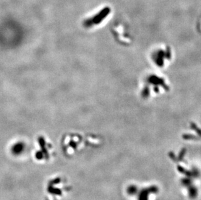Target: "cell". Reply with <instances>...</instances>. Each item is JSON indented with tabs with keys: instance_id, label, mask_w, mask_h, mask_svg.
Segmentation results:
<instances>
[{
	"instance_id": "obj_1",
	"label": "cell",
	"mask_w": 201,
	"mask_h": 200,
	"mask_svg": "<svg viewBox=\"0 0 201 200\" xmlns=\"http://www.w3.org/2000/svg\"><path fill=\"white\" fill-rule=\"evenodd\" d=\"M24 146L22 143H17L12 147V152L13 153L14 155H19V154L22 153L24 151Z\"/></svg>"
}]
</instances>
